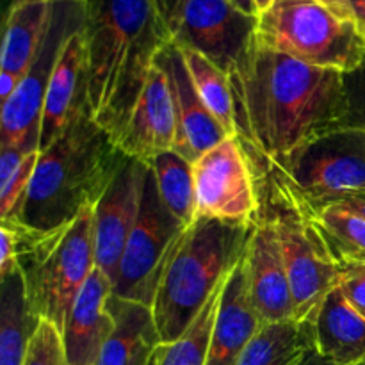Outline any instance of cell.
<instances>
[{"label": "cell", "mask_w": 365, "mask_h": 365, "mask_svg": "<svg viewBox=\"0 0 365 365\" xmlns=\"http://www.w3.org/2000/svg\"><path fill=\"white\" fill-rule=\"evenodd\" d=\"M299 365H335V364L328 362L327 359H323L321 355H317V353L312 349V351L307 353V356L302 360V364Z\"/></svg>", "instance_id": "f35d334b"}, {"label": "cell", "mask_w": 365, "mask_h": 365, "mask_svg": "<svg viewBox=\"0 0 365 365\" xmlns=\"http://www.w3.org/2000/svg\"><path fill=\"white\" fill-rule=\"evenodd\" d=\"M259 16L234 0H182L173 41L212 61L228 77L237 73L257 45Z\"/></svg>", "instance_id": "8fae6325"}, {"label": "cell", "mask_w": 365, "mask_h": 365, "mask_svg": "<svg viewBox=\"0 0 365 365\" xmlns=\"http://www.w3.org/2000/svg\"><path fill=\"white\" fill-rule=\"evenodd\" d=\"M312 349L309 321L266 324L253 337L235 365H299Z\"/></svg>", "instance_id": "cb8c5ba5"}, {"label": "cell", "mask_w": 365, "mask_h": 365, "mask_svg": "<svg viewBox=\"0 0 365 365\" xmlns=\"http://www.w3.org/2000/svg\"><path fill=\"white\" fill-rule=\"evenodd\" d=\"M53 4L36 0L11 2L4 29L0 73L11 75L20 82L31 71L50 29Z\"/></svg>", "instance_id": "44dd1931"}, {"label": "cell", "mask_w": 365, "mask_h": 365, "mask_svg": "<svg viewBox=\"0 0 365 365\" xmlns=\"http://www.w3.org/2000/svg\"><path fill=\"white\" fill-rule=\"evenodd\" d=\"M339 289L349 305L365 319V262L341 264Z\"/></svg>", "instance_id": "4dcf8cb0"}, {"label": "cell", "mask_w": 365, "mask_h": 365, "mask_svg": "<svg viewBox=\"0 0 365 365\" xmlns=\"http://www.w3.org/2000/svg\"><path fill=\"white\" fill-rule=\"evenodd\" d=\"M146 166L155 177L157 189L166 209L184 227H189L196 220L192 163L184 159L175 150H168L153 157Z\"/></svg>", "instance_id": "d4e9b609"}, {"label": "cell", "mask_w": 365, "mask_h": 365, "mask_svg": "<svg viewBox=\"0 0 365 365\" xmlns=\"http://www.w3.org/2000/svg\"><path fill=\"white\" fill-rule=\"evenodd\" d=\"M255 2V7H257V13H264L266 9H269L271 4L274 2V0H253Z\"/></svg>", "instance_id": "b9f144b4"}, {"label": "cell", "mask_w": 365, "mask_h": 365, "mask_svg": "<svg viewBox=\"0 0 365 365\" xmlns=\"http://www.w3.org/2000/svg\"><path fill=\"white\" fill-rule=\"evenodd\" d=\"M0 298V365H25L41 319L29 309L20 269L2 278Z\"/></svg>", "instance_id": "603a6c76"}, {"label": "cell", "mask_w": 365, "mask_h": 365, "mask_svg": "<svg viewBox=\"0 0 365 365\" xmlns=\"http://www.w3.org/2000/svg\"><path fill=\"white\" fill-rule=\"evenodd\" d=\"M18 269V234L11 225L0 223V274L14 273Z\"/></svg>", "instance_id": "d6a6232c"}, {"label": "cell", "mask_w": 365, "mask_h": 365, "mask_svg": "<svg viewBox=\"0 0 365 365\" xmlns=\"http://www.w3.org/2000/svg\"><path fill=\"white\" fill-rule=\"evenodd\" d=\"M228 280V278H227ZM225 280V284H227ZM225 284L207 302L202 312L198 314L191 327L173 342L159 344L155 348V365H207L212 337L214 323H216L220 298Z\"/></svg>", "instance_id": "83f0119b"}, {"label": "cell", "mask_w": 365, "mask_h": 365, "mask_svg": "<svg viewBox=\"0 0 365 365\" xmlns=\"http://www.w3.org/2000/svg\"><path fill=\"white\" fill-rule=\"evenodd\" d=\"M264 187L278 212L310 221L328 207L365 200V128L324 134L264 159Z\"/></svg>", "instance_id": "5b68a950"}, {"label": "cell", "mask_w": 365, "mask_h": 365, "mask_svg": "<svg viewBox=\"0 0 365 365\" xmlns=\"http://www.w3.org/2000/svg\"><path fill=\"white\" fill-rule=\"evenodd\" d=\"M309 223L339 266L365 262V217L349 210L348 207L334 205Z\"/></svg>", "instance_id": "484cf974"}, {"label": "cell", "mask_w": 365, "mask_h": 365, "mask_svg": "<svg viewBox=\"0 0 365 365\" xmlns=\"http://www.w3.org/2000/svg\"><path fill=\"white\" fill-rule=\"evenodd\" d=\"M84 20V2H56L52 21L31 71L20 81L0 114V146L39 152L43 107L53 66L68 34Z\"/></svg>", "instance_id": "9c48e42d"}, {"label": "cell", "mask_w": 365, "mask_h": 365, "mask_svg": "<svg viewBox=\"0 0 365 365\" xmlns=\"http://www.w3.org/2000/svg\"><path fill=\"white\" fill-rule=\"evenodd\" d=\"M342 207H348L349 210H353V212H356L359 216L365 217V200H353V202L342 203Z\"/></svg>", "instance_id": "60d3db41"}, {"label": "cell", "mask_w": 365, "mask_h": 365, "mask_svg": "<svg viewBox=\"0 0 365 365\" xmlns=\"http://www.w3.org/2000/svg\"><path fill=\"white\" fill-rule=\"evenodd\" d=\"M93 209L86 207L71 223L48 232L11 225L18 234V269L29 309L59 331L96 267Z\"/></svg>", "instance_id": "8992f818"}, {"label": "cell", "mask_w": 365, "mask_h": 365, "mask_svg": "<svg viewBox=\"0 0 365 365\" xmlns=\"http://www.w3.org/2000/svg\"><path fill=\"white\" fill-rule=\"evenodd\" d=\"M38 157L39 152L27 153L16 173L6 184L0 185V216H2L0 223H20L21 209H24L25 198H27L29 185H31L32 175H34L36 164H38Z\"/></svg>", "instance_id": "f1b7e54d"}, {"label": "cell", "mask_w": 365, "mask_h": 365, "mask_svg": "<svg viewBox=\"0 0 365 365\" xmlns=\"http://www.w3.org/2000/svg\"><path fill=\"white\" fill-rule=\"evenodd\" d=\"M242 266L246 271L250 302L260 323L266 327L294 321L291 285L271 217H259L255 223L242 257Z\"/></svg>", "instance_id": "5bb4252c"}, {"label": "cell", "mask_w": 365, "mask_h": 365, "mask_svg": "<svg viewBox=\"0 0 365 365\" xmlns=\"http://www.w3.org/2000/svg\"><path fill=\"white\" fill-rule=\"evenodd\" d=\"M180 48L200 98L203 100L207 109L220 121L228 135H237L230 77L202 53L191 48H184V46Z\"/></svg>", "instance_id": "4316f807"}, {"label": "cell", "mask_w": 365, "mask_h": 365, "mask_svg": "<svg viewBox=\"0 0 365 365\" xmlns=\"http://www.w3.org/2000/svg\"><path fill=\"white\" fill-rule=\"evenodd\" d=\"M234 4L239 7V9L245 11L246 14H252V16H259V13H257L255 2H253V0H234Z\"/></svg>", "instance_id": "ab89813d"}, {"label": "cell", "mask_w": 365, "mask_h": 365, "mask_svg": "<svg viewBox=\"0 0 365 365\" xmlns=\"http://www.w3.org/2000/svg\"><path fill=\"white\" fill-rule=\"evenodd\" d=\"M317 2L323 4L324 7H328L337 16L346 18V20H353L351 9H349V0H317Z\"/></svg>", "instance_id": "d590c367"}, {"label": "cell", "mask_w": 365, "mask_h": 365, "mask_svg": "<svg viewBox=\"0 0 365 365\" xmlns=\"http://www.w3.org/2000/svg\"><path fill=\"white\" fill-rule=\"evenodd\" d=\"M184 230V225L164 205L148 168L138 220L121 257L113 296L152 307L164 266Z\"/></svg>", "instance_id": "ba28073f"}, {"label": "cell", "mask_w": 365, "mask_h": 365, "mask_svg": "<svg viewBox=\"0 0 365 365\" xmlns=\"http://www.w3.org/2000/svg\"><path fill=\"white\" fill-rule=\"evenodd\" d=\"M155 63L166 71L173 95L177 114V141L173 150L195 164L203 153L227 139L228 134L200 98L177 43H168L155 57Z\"/></svg>", "instance_id": "9a60e30c"}, {"label": "cell", "mask_w": 365, "mask_h": 365, "mask_svg": "<svg viewBox=\"0 0 365 365\" xmlns=\"http://www.w3.org/2000/svg\"><path fill=\"white\" fill-rule=\"evenodd\" d=\"M362 34H364V39H365V31H364V32H362Z\"/></svg>", "instance_id": "ee69618b"}, {"label": "cell", "mask_w": 365, "mask_h": 365, "mask_svg": "<svg viewBox=\"0 0 365 365\" xmlns=\"http://www.w3.org/2000/svg\"><path fill=\"white\" fill-rule=\"evenodd\" d=\"M88 109V63L82 25L68 34L53 66L43 107L39 152L48 148L81 110Z\"/></svg>", "instance_id": "e0dca14e"}, {"label": "cell", "mask_w": 365, "mask_h": 365, "mask_svg": "<svg viewBox=\"0 0 365 365\" xmlns=\"http://www.w3.org/2000/svg\"><path fill=\"white\" fill-rule=\"evenodd\" d=\"M353 21L359 25L360 31H365V0H349Z\"/></svg>", "instance_id": "8d00e7d4"}, {"label": "cell", "mask_w": 365, "mask_h": 365, "mask_svg": "<svg viewBox=\"0 0 365 365\" xmlns=\"http://www.w3.org/2000/svg\"><path fill=\"white\" fill-rule=\"evenodd\" d=\"M264 324L253 310L242 260L228 277L220 298L207 365H235Z\"/></svg>", "instance_id": "d6986e66"}, {"label": "cell", "mask_w": 365, "mask_h": 365, "mask_svg": "<svg viewBox=\"0 0 365 365\" xmlns=\"http://www.w3.org/2000/svg\"><path fill=\"white\" fill-rule=\"evenodd\" d=\"M230 86L237 135L262 160L351 127L344 73L337 70L255 45Z\"/></svg>", "instance_id": "6da1fadb"}, {"label": "cell", "mask_w": 365, "mask_h": 365, "mask_svg": "<svg viewBox=\"0 0 365 365\" xmlns=\"http://www.w3.org/2000/svg\"><path fill=\"white\" fill-rule=\"evenodd\" d=\"M362 365H365V362H364V364H362Z\"/></svg>", "instance_id": "f6af8a7d"}, {"label": "cell", "mask_w": 365, "mask_h": 365, "mask_svg": "<svg viewBox=\"0 0 365 365\" xmlns=\"http://www.w3.org/2000/svg\"><path fill=\"white\" fill-rule=\"evenodd\" d=\"M153 2H155V7L157 11H159L160 18H163L164 24L168 25L171 36H173V29L175 24H177L178 9H180L182 0H153Z\"/></svg>", "instance_id": "e575fe53"}, {"label": "cell", "mask_w": 365, "mask_h": 365, "mask_svg": "<svg viewBox=\"0 0 365 365\" xmlns=\"http://www.w3.org/2000/svg\"><path fill=\"white\" fill-rule=\"evenodd\" d=\"M25 365H70L64 355L61 331L53 324L41 321L29 346Z\"/></svg>", "instance_id": "f546056e"}, {"label": "cell", "mask_w": 365, "mask_h": 365, "mask_svg": "<svg viewBox=\"0 0 365 365\" xmlns=\"http://www.w3.org/2000/svg\"><path fill=\"white\" fill-rule=\"evenodd\" d=\"M255 223L196 217L175 242L155 298L160 344L173 342L198 317L214 292L241 264Z\"/></svg>", "instance_id": "277c9868"}, {"label": "cell", "mask_w": 365, "mask_h": 365, "mask_svg": "<svg viewBox=\"0 0 365 365\" xmlns=\"http://www.w3.org/2000/svg\"><path fill=\"white\" fill-rule=\"evenodd\" d=\"M125 159L89 110H81L66 130L39 152L18 225L48 232L71 223L86 207L96 205Z\"/></svg>", "instance_id": "3957f363"}, {"label": "cell", "mask_w": 365, "mask_h": 365, "mask_svg": "<svg viewBox=\"0 0 365 365\" xmlns=\"http://www.w3.org/2000/svg\"><path fill=\"white\" fill-rule=\"evenodd\" d=\"M196 217L257 223V195L252 157L239 135L227 139L203 153L195 164Z\"/></svg>", "instance_id": "30bf717a"}, {"label": "cell", "mask_w": 365, "mask_h": 365, "mask_svg": "<svg viewBox=\"0 0 365 365\" xmlns=\"http://www.w3.org/2000/svg\"><path fill=\"white\" fill-rule=\"evenodd\" d=\"M148 166L127 157L95 205L96 267L116 282L121 257L138 220Z\"/></svg>", "instance_id": "4fadbf2b"}, {"label": "cell", "mask_w": 365, "mask_h": 365, "mask_svg": "<svg viewBox=\"0 0 365 365\" xmlns=\"http://www.w3.org/2000/svg\"><path fill=\"white\" fill-rule=\"evenodd\" d=\"M157 346H150V348L143 349V351L135 356L134 362H132L130 365H155V348Z\"/></svg>", "instance_id": "74e56055"}, {"label": "cell", "mask_w": 365, "mask_h": 365, "mask_svg": "<svg viewBox=\"0 0 365 365\" xmlns=\"http://www.w3.org/2000/svg\"><path fill=\"white\" fill-rule=\"evenodd\" d=\"M309 321L314 351L335 365L365 362V319L335 287Z\"/></svg>", "instance_id": "ffe728a7"}, {"label": "cell", "mask_w": 365, "mask_h": 365, "mask_svg": "<svg viewBox=\"0 0 365 365\" xmlns=\"http://www.w3.org/2000/svg\"><path fill=\"white\" fill-rule=\"evenodd\" d=\"M351 127L365 128V61L351 73H344Z\"/></svg>", "instance_id": "1f68e13d"}, {"label": "cell", "mask_w": 365, "mask_h": 365, "mask_svg": "<svg viewBox=\"0 0 365 365\" xmlns=\"http://www.w3.org/2000/svg\"><path fill=\"white\" fill-rule=\"evenodd\" d=\"M88 107L118 143L155 57L173 41L153 0H84Z\"/></svg>", "instance_id": "7a4b0ae2"}, {"label": "cell", "mask_w": 365, "mask_h": 365, "mask_svg": "<svg viewBox=\"0 0 365 365\" xmlns=\"http://www.w3.org/2000/svg\"><path fill=\"white\" fill-rule=\"evenodd\" d=\"M113 282L95 267L78 292L66 317L61 337L70 365H95L114 331V317L107 309Z\"/></svg>", "instance_id": "ac0fdd59"}, {"label": "cell", "mask_w": 365, "mask_h": 365, "mask_svg": "<svg viewBox=\"0 0 365 365\" xmlns=\"http://www.w3.org/2000/svg\"><path fill=\"white\" fill-rule=\"evenodd\" d=\"M277 228L294 303V321H307L339 287L341 267L331 259L312 225L292 214L269 216Z\"/></svg>", "instance_id": "7c38bea8"}, {"label": "cell", "mask_w": 365, "mask_h": 365, "mask_svg": "<svg viewBox=\"0 0 365 365\" xmlns=\"http://www.w3.org/2000/svg\"><path fill=\"white\" fill-rule=\"evenodd\" d=\"M175 141L173 95L166 71L155 63L116 145L127 157L148 164L159 153L173 150Z\"/></svg>", "instance_id": "2e32d148"}, {"label": "cell", "mask_w": 365, "mask_h": 365, "mask_svg": "<svg viewBox=\"0 0 365 365\" xmlns=\"http://www.w3.org/2000/svg\"><path fill=\"white\" fill-rule=\"evenodd\" d=\"M257 45L341 73H351L365 61L359 25L317 0H274L259 14Z\"/></svg>", "instance_id": "52a82bcc"}, {"label": "cell", "mask_w": 365, "mask_h": 365, "mask_svg": "<svg viewBox=\"0 0 365 365\" xmlns=\"http://www.w3.org/2000/svg\"><path fill=\"white\" fill-rule=\"evenodd\" d=\"M25 155L21 150L9 148V146H2L0 148V185L6 184L14 173H16L18 168L24 163Z\"/></svg>", "instance_id": "836d02e7"}, {"label": "cell", "mask_w": 365, "mask_h": 365, "mask_svg": "<svg viewBox=\"0 0 365 365\" xmlns=\"http://www.w3.org/2000/svg\"><path fill=\"white\" fill-rule=\"evenodd\" d=\"M36 2H84V0H36Z\"/></svg>", "instance_id": "7bdbcfd3"}, {"label": "cell", "mask_w": 365, "mask_h": 365, "mask_svg": "<svg viewBox=\"0 0 365 365\" xmlns=\"http://www.w3.org/2000/svg\"><path fill=\"white\" fill-rule=\"evenodd\" d=\"M107 309L114 317V331L95 365H130L143 349L160 344L152 307L110 294Z\"/></svg>", "instance_id": "7402d4cb"}]
</instances>
